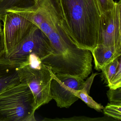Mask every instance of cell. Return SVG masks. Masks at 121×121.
<instances>
[{
	"label": "cell",
	"instance_id": "cell-8",
	"mask_svg": "<svg viewBox=\"0 0 121 121\" xmlns=\"http://www.w3.org/2000/svg\"><path fill=\"white\" fill-rule=\"evenodd\" d=\"M4 53L0 57V93L21 82L18 72L19 66L5 58Z\"/></svg>",
	"mask_w": 121,
	"mask_h": 121
},
{
	"label": "cell",
	"instance_id": "cell-12",
	"mask_svg": "<svg viewBox=\"0 0 121 121\" xmlns=\"http://www.w3.org/2000/svg\"><path fill=\"white\" fill-rule=\"evenodd\" d=\"M121 61V56H120L101 69L105 82L107 84L109 83L115 74L119 63Z\"/></svg>",
	"mask_w": 121,
	"mask_h": 121
},
{
	"label": "cell",
	"instance_id": "cell-14",
	"mask_svg": "<svg viewBox=\"0 0 121 121\" xmlns=\"http://www.w3.org/2000/svg\"><path fill=\"white\" fill-rule=\"evenodd\" d=\"M110 88L115 89L121 87V61L115 75L108 84Z\"/></svg>",
	"mask_w": 121,
	"mask_h": 121
},
{
	"label": "cell",
	"instance_id": "cell-2",
	"mask_svg": "<svg viewBox=\"0 0 121 121\" xmlns=\"http://www.w3.org/2000/svg\"><path fill=\"white\" fill-rule=\"evenodd\" d=\"M36 110L34 95L25 83L0 93V121H36Z\"/></svg>",
	"mask_w": 121,
	"mask_h": 121
},
{
	"label": "cell",
	"instance_id": "cell-15",
	"mask_svg": "<svg viewBox=\"0 0 121 121\" xmlns=\"http://www.w3.org/2000/svg\"><path fill=\"white\" fill-rule=\"evenodd\" d=\"M100 15L112 9L115 2L113 0H95Z\"/></svg>",
	"mask_w": 121,
	"mask_h": 121
},
{
	"label": "cell",
	"instance_id": "cell-9",
	"mask_svg": "<svg viewBox=\"0 0 121 121\" xmlns=\"http://www.w3.org/2000/svg\"><path fill=\"white\" fill-rule=\"evenodd\" d=\"M91 53L94 59L95 69L99 71L121 56V53L116 52L112 48L101 44H97Z\"/></svg>",
	"mask_w": 121,
	"mask_h": 121
},
{
	"label": "cell",
	"instance_id": "cell-10",
	"mask_svg": "<svg viewBox=\"0 0 121 121\" xmlns=\"http://www.w3.org/2000/svg\"><path fill=\"white\" fill-rule=\"evenodd\" d=\"M37 0H0V19L5 11L13 8H28L32 7Z\"/></svg>",
	"mask_w": 121,
	"mask_h": 121
},
{
	"label": "cell",
	"instance_id": "cell-5",
	"mask_svg": "<svg viewBox=\"0 0 121 121\" xmlns=\"http://www.w3.org/2000/svg\"><path fill=\"white\" fill-rule=\"evenodd\" d=\"M121 0L115 2L112 9L100 15L98 44L113 49L121 53Z\"/></svg>",
	"mask_w": 121,
	"mask_h": 121
},
{
	"label": "cell",
	"instance_id": "cell-13",
	"mask_svg": "<svg viewBox=\"0 0 121 121\" xmlns=\"http://www.w3.org/2000/svg\"><path fill=\"white\" fill-rule=\"evenodd\" d=\"M103 110L104 114L107 116L121 120V103H108Z\"/></svg>",
	"mask_w": 121,
	"mask_h": 121
},
{
	"label": "cell",
	"instance_id": "cell-11",
	"mask_svg": "<svg viewBox=\"0 0 121 121\" xmlns=\"http://www.w3.org/2000/svg\"><path fill=\"white\" fill-rule=\"evenodd\" d=\"M73 93L78 98L81 99L88 107L98 112H102L104 107L100 104L96 102L89 95L90 92L83 88L80 90H73Z\"/></svg>",
	"mask_w": 121,
	"mask_h": 121
},
{
	"label": "cell",
	"instance_id": "cell-7",
	"mask_svg": "<svg viewBox=\"0 0 121 121\" xmlns=\"http://www.w3.org/2000/svg\"><path fill=\"white\" fill-rule=\"evenodd\" d=\"M1 20L3 22L5 53L19 43L35 25L26 18L12 12L6 13Z\"/></svg>",
	"mask_w": 121,
	"mask_h": 121
},
{
	"label": "cell",
	"instance_id": "cell-17",
	"mask_svg": "<svg viewBox=\"0 0 121 121\" xmlns=\"http://www.w3.org/2000/svg\"><path fill=\"white\" fill-rule=\"evenodd\" d=\"M105 117H98V118H90L84 116L75 117L70 118H62V119H55L49 120L54 121H107L110 120L109 119H105Z\"/></svg>",
	"mask_w": 121,
	"mask_h": 121
},
{
	"label": "cell",
	"instance_id": "cell-4",
	"mask_svg": "<svg viewBox=\"0 0 121 121\" xmlns=\"http://www.w3.org/2000/svg\"><path fill=\"white\" fill-rule=\"evenodd\" d=\"M53 52L47 36L34 25L19 43L7 53H4V56L20 67L26 65L30 59L37 58L41 60Z\"/></svg>",
	"mask_w": 121,
	"mask_h": 121
},
{
	"label": "cell",
	"instance_id": "cell-1",
	"mask_svg": "<svg viewBox=\"0 0 121 121\" xmlns=\"http://www.w3.org/2000/svg\"><path fill=\"white\" fill-rule=\"evenodd\" d=\"M63 29L79 48L98 44L100 14L95 0H50Z\"/></svg>",
	"mask_w": 121,
	"mask_h": 121
},
{
	"label": "cell",
	"instance_id": "cell-18",
	"mask_svg": "<svg viewBox=\"0 0 121 121\" xmlns=\"http://www.w3.org/2000/svg\"><path fill=\"white\" fill-rule=\"evenodd\" d=\"M5 53V45L3 32H0V57Z\"/></svg>",
	"mask_w": 121,
	"mask_h": 121
},
{
	"label": "cell",
	"instance_id": "cell-16",
	"mask_svg": "<svg viewBox=\"0 0 121 121\" xmlns=\"http://www.w3.org/2000/svg\"><path fill=\"white\" fill-rule=\"evenodd\" d=\"M107 94L110 103H121V87L115 89L110 88Z\"/></svg>",
	"mask_w": 121,
	"mask_h": 121
},
{
	"label": "cell",
	"instance_id": "cell-19",
	"mask_svg": "<svg viewBox=\"0 0 121 121\" xmlns=\"http://www.w3.org/2000/svg\"><path fill=\"white\" fill-rule=\"evenodd\" d=\"M3 31L2 29V24L1 23V20L0 19V32H2Z\"/></svg>",
	"mask_w": 121,
	"mask_h": 121
},
{
	"label": "cell",
	"instance_id": "cell-6",
	"mask_svg": "<svg viewBox=\"0 0 121 121\" xmlns=\"http://www.w3.org/2000/svg\"><path fill=\"white\" fill-rule=\"evenodd\" d=\"M85 81L79 77L66 74H54L51 84V95L60 108H68L78 99L73 95V90H80Z\"/></svg>",
	"mask_w": 121,
	"mask_h": 121
},
{
	"label": "cell",
	"instance_id": "cell-3",
	"mask_svg": "<svg viewBox=\"0 0 121 121\" xmlns=\"http://www.w3.org/2000/svg\"><path fill=\"white\" fill-rule=\"evenodd\" d=\"M21 82L28 85L34 95L36 110L52 99L51 84L53 73L39 59L30 60L18 69Z\"/></svg>",
	"mask_w": 121,
	"mask_h": 121
}]
</instances>
